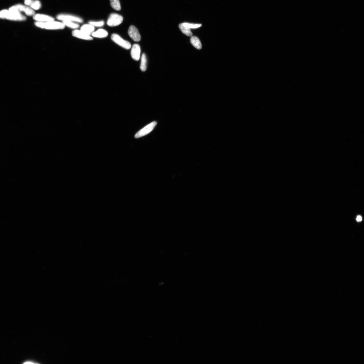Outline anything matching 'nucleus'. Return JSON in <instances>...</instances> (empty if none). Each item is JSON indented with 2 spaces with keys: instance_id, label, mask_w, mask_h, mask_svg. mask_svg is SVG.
<instances>
[{
  "instance_id": "1",
  "label": "nucleus",
  "mask_w": 364,
  "mask_h": 364,
  "mask_svg": "<svg viewBox=\"0 0 364 364\" xmlns=\"http://www.w3.org/2000/svg\"><path fill=\"white\" fill-rule=\"evenodd\" d=\"M9 13L6 19L12 21H25L26 18L15 9L14 6L9 8Z\"/></svg>"
},
{
  "instance_id": "2",
  "label": "nucleus",
  "mask_w": 364,
  "mask_h": 364,
  "mask_svg": "<svg viewBox=\"0 0 364 364\" xmlns=\"http://www.w3.org/2000/svg\"><path fill=\"white\" fill-rule=\"evenodd\" d=\"M111 40L113 42L123 48L126 50H129L131 47V45L128 41L123 39L120 35L116 34H113L111 36Z\"/></svg>"
},
{
  "instance_id": "3",
  "label": "nucleus",
  "mask_w": 364,
  "mask_h": 364,
  "mask_svg": "<svg viewBox=\"0 0 364 364\" xmlns=\"http://www.w3.org/2000/svg\"><path fill=\"white\" fill-rule=\"evenodd\" d=\"M123 20V18L119 14L112 13L108 19L107 24L109 26H116L120 25Z\"/></svg>"
},
{
  "instance_id": "4",
  "label": "nucleus",
  "mask_w": 364,
  "mask_h": 364,
  "mask_svg": "<svg viewBox=\"0 0 364 364\" xmlns=\"http://www.w3.org/2000/svg\"><path fill=\"white\" fill-rule=\"evenodd\" d=\"M157 124V122L153 121L150 124L147 125L140 130L135 135V137L136 138H141L144 136L152 131L155 126Z\"/></svg>"
},
{
  "instance_id": "5",
  "label": "nucleus",
  "mask_w": 364,
  "mask_h": 364,
  "mask_svg": "<svg viewBox=\"0 0 364 364\" xmlns=\"http://www.w3.org/2000/svg\"><path fill=\"white\" fill-rule=\"evenodd\" d=\"M65 26L63 23L54 21L43 22V29L47 30H63Z\"/></svg>"
},
{
  "instance_id": "6",
  "label": "nucleus",
  "mask_w": 364,
  "mask_h": 364,
  "mask_svg": "<svg viewBox=\"0 0 364 364\" xmlns=\"http://www.w3.org/2000/svg\"><path fill=\"white\" fill-rule=\"evenodd\" d=\"M56 18L58 20L62 21H69L78 23H83V19L77 16L68 14H59L57 16Z\"/></svg>"
},
{
  "instance_id": "7",
  "label": "nucleus",
  "mask_w": 364,
  "mask_h": 364,
  "mask_svg": "<svg viewBox=\"0 0 364 364\" xmlns=\"http://www.w3.org/2000/svg\"><path fill=\"white\" fill-rule=\"evenodd\" d=\"M128 33L131 38L135 42H139L141 40V36L137 28L133 26H131L129 28Z\"/></svg>"
},
{
  "instance_id": "8",
  "label": "nucleus",
  "mask_w": 364,
  "mask_h": 364,
  "mask_svg": "<svg viewBox=\"0 0 364 364\" xmlns=\"http://www.w3.org/2000/svg\"><path fill=\"white\" fill-rule=\"evenodd\" d=\"M72 35L75 37L82 40H91L93 39L91 35L85 33L80 30H75L73 31L72 32Z\"/></svg>"
},
{
  "instance_id": "9",
  "label": "nucleus",
  "mask_w": 364,
  "mask_h": 364,
  "mask_svg": "<svg viewBox=\"0 0 364 364\" xmlns=\"http://www.w3.org/2000/svg\"><path fill=\"white\" fill-rule=\"evenodd\" d=\"M33 19L37 21L47 22L54 21V18L46 15L38 14L33 16Z\"/></svg>"
},
{
  "instance_id": "10",
  "label": "nucleus",
  "mask_w": 364,
  "mask_h": 364,
  "mask_svg": "<svg viewBox=\"0 0 364 364\" xmlns=\"http://www.w3.org/2000/svg\"><path fill=\"white\" fill-rule=\"evenodd\" d=\"M17 10L20 12H23L27 15L29 16H33L35 14V12L34 10L29 7L24 6L21 4H18L15 5Z\"/></svg>"
},
{
  "instance_id": "11",
  "label": "nucleus",
  "mask_w": 364,
  "mask_h": 364,
  "mask_svg": "<svg viewBox=\"0 0 364 364\" xmlns=\"http://www.w3.org/2000/svg\"><path fill=\"white\" fill-rule=\"evenodd\" d=\"M141 48L138 44L133 45L131 50L130 54L132 58L135 60L138 61L140 58Z\"/></svg>"
},
{
  "instance_id": "12",
  "label": "nucleus",
  "mask_w": 364,
  "mask_h": 364,
  "mask_svg": "<svg viewBox=\"0 0 364 364\" xmlns=\"http://www.w3.org/2000/svg\"><path fill=\"white\" fill-rule=\"evenodd\" d=\"M80 30L85 33L91 35L95 31V28L91 24L89 23V24H84L81 27Z\"/></svg>"
},
{
  "instance_id": "13",
  "label": "nucleus",
  "mask_w": 364,
  "mask_h": 364,
  "mask_svg": "<svg viewBox=\"0 0 364 364\" xmlns=\"http://www.w3.org/2000/svg\"><path fill=\"white\" fill-rule=\"evenodd\" d=\"M92 35L94 37L100 38H104L108 36V33L104 29H100L96 31H94Z\"/></svg>"
},
{
  "instance_id": "14",
  "label": "nucleus",
  "mask_w": 364,
  "mask_h": 364,
  "mask_svg": "<svg viewBox=\"0 0 364 364\" xmlns=\"http://www.w3.org/2000/svg\"><path fill=\"white\" fill-rule=\"evenodd\" d=\"M191 42L195 48L198 50H201L202 48L201 41L197 36H192L191 39Z\"/></svg>"
},
{
  "instance_id": "15",
  "label": "nucleus",
  "mask_w": 364,
  "mask_h": 364,
  "mask_svg": "<svg viewBox=\"0 0 364 364\" xmlns=\"http://www.w3.org/2000/svg\"><path fill=\"white\" fill-rule=\"evenodd\" d=\"M179 27L180 29L184 34L189 36H192L193 35V33L191 31V29L184 26L182 23L179 24Z\"/></svg>"
},
{
  "instance_id": "16",
  "label": "nucleus",
  "mask_w": 364,
  "mask_h": 364,
  "mask_svg": "<svg viewBox=\"0 0 364 364\" xmlns=\"http://www.w3.org/2000/svg\"><path fill=\"white\" fill-rule=\"evenodd\" d=\"M62 22L64 26L73 29H76L78 28L80 26L78 24L75 22L69 21H63Z\"/></svg>"
},
{
  "instance_id": "17",
  "label": "nucleus",
  "mask_w": 364,
  "mask_h": 364,
  "mask_svg": "<svg viewBox=\"0 0 364 364\" xmlns=\"http://www.w3.org/2000/svg\"><path fill=\"white\" fill-rule=\"evenodd\" d=\"M110 5L113 9L116 11L121 10V7L119 0H110Z\"/></svg>"
},
{
  "instance_id": "18",
  "label": "nucleus",
  "mask_w": 364,
  "mask_h": 364,
  "mask_svg": "<svg viewBox=\"0 0 364 364\" xmlns=\"http://www.w3.org/2000/svg\"><path fill=\"white\" fill-rule=\"evenodd\" d=\"M147 58L145 54H143L141 57L140 69L142 72H145L147 69Z\"/></svg>"
},
{
  "instance_id": "19",
  "label": "nucleus",
  "mask_w": 364,
  "mask_h": 364,
  "mask_svg": "<svg viewBox=\"0 0 364 364\" xmlns=\"http://www.w3.org/2000/svg\"><path fill=\"white\" fill-rule=\"evenodd\" d=\"M41 3L38 0L33 1L31 5L30 6L32 9L35 10H38L41 7Z\"/></svg>"
},
{
  "instance_id": "20",
  "label": "nucleus",
  "mask_w": 364,
  "mask_h": 364,
  "mask_svg": "<svg viewBox=\"0 0 364 364\" xmlns=\"http://www.w3.org/2000/svg\"><path fill=\"white\" fill-rule=\"evenodd\" d=\"M184 26L187 27L189 29H196L202 26V24H193L189 23L184 22L182 23Z\"/></svg>"
},
{
  "instance_id": "21",
  "label": "nucleus",
  "mask_w": 364,
  "mask_h": 364,
  "mask_svg": "<svg viewBox=\"0 0 364 364\" xmlns=\"http://www.w3.org/2000/svg\"><path fill=\"white\" fill-rule=\"evenodd\" d=\"M89 23L91 24V25H92L94 27H101L103 26L104 25V22L103 21L97 22L90 21L89 22Z\"/></svg>"
},
{
  "instance_id": "22",
  "label": "nucleus",
  "mask_w": 364,
  "mask_h": 364,
  "mask_svg": "<svg viewBox=\"0 0 364 364\" xmlns=\"http://www.w3.org/2000/svg\"><path fill=\"white\" fill-rule=\"evenodd\" d=\"M8 13H9V10H3L0 11V18L6 19Z\"/></svg>"
},
{
  "instance_id": "23",
  "label": "nucleus",
  "mask_w": 364,
  "mask_h": 364,
  "mask_svg": "<svg viewBox=\"0 0 364 364\" xmlns=\"http://www.w3.org/2000/svg\"><path fill=\"white\" fill-rule=\"evenodd\" d=\"M23 364H40V363L38 362L35 361L33 360H26L24 361L22 363Z\"/></svg>"
},
{
  "instance_id": "24",
  "label": "nucleus",
  "mask_w": 364,
  "mask_h": 364,
  "mask_svg": "<svg viewBox=\"0 0 364 364\" xmlns=\"http://www.w3.org/2000/svg\"><path fill=\"white\" fill-rule=\"evenodd\" d=\"M33 0H25L24 3L26 6H30Z\"/></svg>"
},
{
  "instance_id": "25",
  "label": "nucleus",
  "mask_w": 364,
  "mask_h": 364,
  "mask_svg": "<svg viewBox=\"0 0 364 364\" xmlns=\"http://www.w3.org/2000/svg\"><path fill=\"white\" fill-rule=\"evenodd\" d=\"M362 220V216L360 215H358L357 216V222H361Z\"/></svg>"
}]
</instances>
